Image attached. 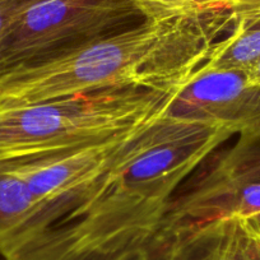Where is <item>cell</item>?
Masks as SVG:
<instances>
[{
	"instance_id": "cell-7",
	"label": "cell",
	"mask_w": 260,
	"mask_h": 260,
	"mask_svg": "<svg viewBox=\"0 0 260 260\" xmlns=\"http://www.w3.org/2000/svg\"><path fill=\"white\" fill-rule=\"evenodd\" d=\"M54 224L46 207L37 201L27 182L0 165V255L16 256Z\"/></svg>"
},
{
	"instance_id": "cell-8",
	"label": "cell",
	"mask_w": 260,
	"mask_h": 260,
	"mask_svg": "<svg viewBox=\"0 0 260 260\" xmlns=\"http://www.w3.org/2000/svg\"><path fill=\"white\" fill-rule=\"evenodd\" d=\"M231 16L230 35L216 41L203 64L246 72L260 59V0H241Z\"/></svg>"
},
{
	"instance_id": "cell-6",
	"label": "cell",
	"mask_w": 260,
	"mask_h": 260,
	"mask_svg": "<svg viewBox=\"0 0 260 260\" xmlns=\"http://www.w3.org/2000/svg\"><path fill=\"white\" fill-rule=\"evenodd\" d=\"M207 240L198 232L162 231L151 242L104 250L40 239L8 260H206Z\"/></svg>"
},
{
	"instance_id": "cell-9",
	"label": "cell",
	"mask_w": 260,
	"mask_h": 260,
	"mask_svg": "<svg viewBox=\"0 0 260 260\" xmlns=\"http://www.w3.org/2000/svg\"><path fill=\"white\" fill-rule=\"evenodd\" d=\"M216 174L239 184L260 182V138L240 141L222 159Z\"/></svg>"
},
{
	"instance_id": "cell-3",
	"label": "cell",
	"mask_w": 260,
	"mask_h": 260,
	"mask_svg": "<svg viewBox=\"0 0 260 260\" xmlns=\"http://www.w3.org/2000/svg\"><path fill=\"white\" fill-rule=\"evenodd\" d=\"M176 86L112 89L39 104L0 101V165H19L126 136L169 111Z\"/></svg>"
},
{
	"instance_id": "cell-4",
	"label": "cell",
	"mask_w": 260,
	"mask_h": 260,
	"mask_svg": "<svg viewBox=\"0 0 260 260\" xmlns=\"http://www.w3.org/2000/svg\"><path fill=\"white\" fill-rule=\"evenodd\" d=\"M130 0H23L0 39V73L134 26Z\"/></svg>"
},
{
	"instance_id": "cell-2",
	"label": "cell",
	"mask_w": 260,
	"mask_h": 260,
	"mask_svg": "<svg viewBox=\"0 0 260 260\" xmlns=\"http://www.w3.org/2000/svg\"><path fill=\"white\" fill-rule=\"evenodd\" d=\"M231 22V11L142 21L0 73V101L39 104L112 89L171 88L203 64Z\"/></svg>"
},
{
	"instance_id": "cell-5",
	"label": "cell",
	"mask_w": 260,
	"mask_h": 260,
	"mask_svg": "<svg viewBox=\"0 0 260 260\" xmlns=\"http://www.w3.org/2000/svg\"><path fill=\"white\" fill-rule=\"evenodd\" d=\"M132 133L65 153L7 166L27 182L37 201L50 212L55 224L104 174Z\"/></svg>"
},
{
	"instance_id": "cell-10",
	"label": "cell",
	"mask_w": 260,
	"mask_h": 260,
	"mask_svg": "<svg viewBox=\"0 0 260 260\" xmlns=\"http://www.w3.org/2000/svg\"><path fill=\"white\" fill-rule=\"evenodd\" d=\"M141 12L144 21H171L199 16L219 9L207 0H130Z\"/></svg>"
},
{
	"instance_id": "cell-12",
	"label": "cell",
	"mask_w": 260,
	"mask_h": 260,
	"mask_svg": "<svg viewBox=\"0 0 260 260\" xmlns=\"http://www.w3.org/2000/svg\"><path fill=\"white\" fill-rule=\"evenodd\" d=\"M211 4H213L214 7L219 9H232L234 7H236L237 4L241 2V0H207Z\"/></svg>"
},
{
	"instance_id": "cell-11",
	"label": "cell",
	"mask_w": 260,
	"mask_h": 260,
	"mask_svg": "<svg viewBox=\"0 0 260 260\" xmlns=\"http://www.w3.org/2000/svg\"><path fill=\"white\" fill-rule=\"evenodd\" d=\"M246 76L250 84L260 87V59L257 60L252 67H250V68L247 69Z\"/></svg>"
},
{
	"instance_id": "cell-13",
	"label": "cell",
	"mask_w": 260,
	"mask_h": 260,
	"mask_svg": "<svg viewBox=\"0 0 260 260\" xmlns=\"http://www.w3.org/2000/svg\"><path fill=\"white\" fill-rule=\"evenodd\" d=\"M254 218H255V219H256V221H257V223H259V224H260V214H259V216L254 217Z\"/></svg>"
},
{
	"instance_id": "cell-1",
	"label": "cell",
	"mask_w": 260,
	"mask_h": 260,
	"mask_svg": "<svg viewBox=\"0 0 260 260\" xmlns=\"http://www.w3.org/2000/svg\"><path fill=\"white\" fill-rule=\"evenodd\" d=\"M234 136L222 124L166 111L130 134L104 174L41 237L122 249L161 235L181 182Z\"/></svg>"
}]
</instances>
